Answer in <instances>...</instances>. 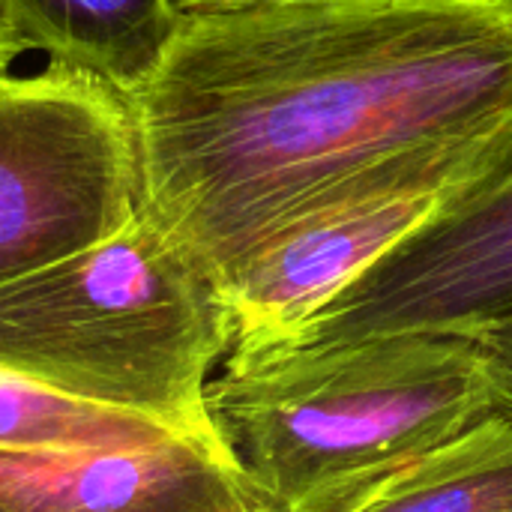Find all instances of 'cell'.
<instances>
[{"instance_id": "6da1fadb", "label": "cell", "mask_w": 512, "mask_h": 512, "mask_svg": "<svg viewBox=\"0 0 512 512\" xmlns=\"http://www.w3.org/2000/svg\"><path fill=\"white\" fill-rule=\"evenodd\" d=\"M138 213L219 288L288 228L512 165V0H303L177 15L126 96Z\"/></svg>"}, {"instance_id": "7a4b0ae2", "label": "cell", "mask_w": 512, "mask_h": 512, "mask_svg": "<svg viewBox=\"0 0 512 512\" xmlns=\"http://www.w3.org/2000/svg\"><path fill=\"white\" fill-rule=\"evenodd\" d=\"M501 414L486 351L444 333L231 351L207 387L210 426L267 512Z\"/></svg>"}, {"instance_id": "3957f363", "label": "cell", "mask_w": 512, "mask_h": 512, "mask_svg": "<svg viewBox=\"0 0 512 512\" xmlns=\"http://www.w3.org/2000/svg\"><path fill=\"white\" fill-rule=\"evenodd\" d=\"M231 339L222 288L141 213L0 285V369L192 435H216L207 387Z\"/></svg>"}, {"instance_id": "277c9868", "label": "cell", "mask_w": 512, "mask_h": 512, "mask_svg": "<svg viewBox=\"0 0 512 512\" xmlns=\"http://www.w3.org/2000/svg\"><path fill=\"white\" fill-rule=\"evenodd\" d=\"M135 216L126 96L54 60L0 75V285L99 246Z\"/></svg>"}, {"instance_id": "5b68a950", "label": "cell", "mask_w": 512, "mask_h": 512, "mask_svg": "<svg viewBox=\"0 0 512 512\" xmlns=\"http://www.w3.org/2000/svg\"><path fill=\"white\" fill-rule=\"evenodd\" d=\"M507 321H512V165L441 207L279 345H330L387 333L474 339Z\"/></svg>"}, {"instance_id": "8992f818", "label": "cell", "mask_w": 512, "mask_h": 512, "mask_svg": "<svg viewBox=\"0 0 512 512\" xmlns=\"http://www.w3.org/2000/svg\"><path fill=\"white\" fill-rule=\"evenodd\" d=\"M456 198L462 195L432 189L375 195L312 216L270 240L222 285L234 333L231 351L288 342Z\"/></svg>"}, {"instance_id": "52a82bcc", "label": "cell", "mask_w": 512, "mask_h": 512, "mask_svg": "<svg viewBox=\"0 0 512 512\" xmlns=\"http://www.w3.org/2000/svg\"><path fill=\"white\" fill-rule=\"evenodd\" d=\"M3 512H267L216 435L0 453Z\"/></svg>"}, {"instance_id": "ba28073f", "label": "cell", "mask_w": 512, "mask_h": 512, "mask_svg": "<svg viewBox=\"0 0 512 512\" xmlns=\"http://www.w3.org/2000/svg\"><path fill=\"white\" fill-rule=\"evenodd\" d=\"M288 512H512V417H492Z\"/></svg>"}, {"instance_id": "9c48e42d", "label": "cell", "mask_w": 512, "mask_h": 512, "mask_svg": "<svg viewBox=\"0 0 512 512\" xmlns=\"http://www.w3.org/2000/svg\"><path fill=\"white\" fill-rule=\"evenodd\" d=\"M27 51L84 69L129 96L162 60L177 12L168 0H0Z\"/></svg>"}, {"instance_id": "30bf717a", "label": "cell", "mask_w": 512, "mask_h": 512, "mask_svg": "<svg viewBox=\"0 0 512 512\" xmlns=\"http://www.w3.org/2000/svg\"><path fill=\"white\" fill-rule=\"evenodd\" d=\"M168 435L183 432L153 417L63 396L39 381L0 369V453L138 447Z\"/></svg>"}, {"instance_id": "8fae6325", "label": "cell", "mask_w": 512, "mask_h": 512, "mask_svg": "<svg viewBox=\"0 0 512 512\" xmlns=\"http://www.w3.org/2000/svg\"><path fill=\"white\" fill-rule=\"evenodd\" d=\"M474 342L486 351V357L492 363V372L498 378V387H501L507 414L512 417V321L498 324V327L474 336Z\"/></svg>"}, {"instance_id": "7c38bea8", "label": "cell", "mask_w": 512, "mask_h": 512, "mask_svg": "<svg viewBox=\"0 0 512 512\" xmlns=\"http://www.w3.org/2000/svg\"><path fill=\"white\" fill-rule=\"evenodd\" d=\"M177 15L192 12H219V9H246V6H270V3H303V0H168Z\"/></svg>"}, {"instance_id": "4fadbf2b", "label": "cell", "mask_w": 512, "mask_h": 512, "mask_svg": "<svg viewBox=\"0 0 512 512\" xmlns=\"http://www.w3.org/2000/svg\"><path fill=\"white\" fill-rule=\"evenodd\" d=\"M24 51H27V48L21 45V39L9 30V24L0 18V75H6L9 66H12Z\"/></svg>"}, {"instance_id": "5bb4252c", "label": "cell", "mask_w": 512, "mask_h": 512, "mask_svg": "<svg viewBox=\"0 0 512 512\" xmlns=\"http://www.w3.org/2000/svg\"><path fill=\"white\" fill-rule=\"evenodd\" d=\"M0 512H3V510H0Z\"/></svg>"}]
</instances>
